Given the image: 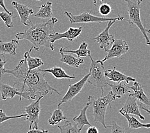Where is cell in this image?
<instances>
[{
  "label": "cell",
  "mask_w": 150,
  "mask_h": 133,
  "mask_svg": "<svg viewBox=\"0 0 150 133\" xmlns=\"http://www.w3.org/2000/svg\"><path fill=\"white\" fill-rule=\"evenodd\" d=\"M45 74L46 72H42L40 68L31 70H28L26 61L24 58L19 61L18 65L13 69H3L0 74V77L2 74H9L14 76L16 81L13 83V86L16 84H21V92L25 91V86H26V91L30 94L32 100L35 99L37 94H39V95H46L50 91L51 94H52V91H54L58 95H61L60 93L51 87L46 81L44 78Z\"/></svg>",
  "instance_id": "1"
},
{
  "label": "cell",
  "mask_w": 150,
  "mask_h": 133,
  "mask_svg": "<svg viewBox=\"0 0 150 133\" xmlns=\"http://www.w3.org/2000/svg\"><path fill=\"white\" fill-rule=\"evenodd\" d=\"M58 22L55 18H52L47 21L39 24H33L28 21V28L23 32L16 34L17 40H26L32 44L33 49L39 51L40 47H48L51 50L54 51L55 47L51 42L50 36L54 33V26Z\"/></svg>",
  "instance_id": "2"
},
{
  "label": "cell",
  "mask_w": 150,
  "mask_h": 133,
  "mask_svg": "<svg viewBox=\"0 0 150 133\" xmlns=\"http://www.w3.org/2000/svg\"><path fill=\"white\" fill-rule=\"evenodd\" d=\"M114 95L112 94V91L103 96L102 95L101 97H99L97 99H95L94 96L89 95L88 97V102L90 103L93 110V117L94 122H100L103 125L105 128H110L111 126H107L105 124V115L107 106H109L112 108L111 102L115 101Z\"/></svg>",
  "instance_id": "3"
},
{
  "label": "cell",
  "mask_w": 150,
  "mask_h": 133,
  "mask_svg": "<svg viewBox=\"0 0 150 133\" xmlns=\"http://www.w3.org/2000/svg\"><path fill=\"white\" fill-rule=\"evenodd\" d=\"M125 1L127 3L128 12V20H127V21L130 25H135L137 26L144 37L146 44L150 46V40L147 35V33H150V29L146 28L143 25L141 19V14H140L142 0H137L136 2L133 1L132 0H125Z\"/></svg>",
  "instance_id": "4"
},
{
  "label": "cell",
  "mask_w": 150,
  "mask_h": 133,
  "mask_svg": "<svg viewBox=\"0 0 150 133\" xmlns=\"http://www.w3.org/2000/svg\"><path fill=\"white\" fill-rule=\"evenodd\" d=\"M89 57L91 62L89 69L90 76L88 78L87 83H90L94 87L101 89L102 95H103L105 88L108 85L107 77H105V70L103 67V63H102L101 60H94L91 54Z\"/></svg>",
  "instance_id": "5"
},
{
  "label": "cell",
  "mask_w": 150,
  "mask_h": 133,
  "mask_svg": "<svg viewBox=\"0 0 150 133\" xmlns=\"http://www.w3.org/2000/svg\"><path fill=\"white\" fill-rule=\"evenodd\" d=\"M64 14L66 15L71 24L74 23H104L109 22L111 20H123L125 18L123 17L118 15L114 18H108L105 17H97L91 14V11L89 12H83L79 15H73L71 13L67 11L64 12Z\"/></svg>",
  "instance_id": "6"
},
{
  "label": "cell",
  "mask_w": 150,
  "mask_h": 133,
  "mask_svg": "<svg viewBox=\"0 0 150 133\" xmlns=\"http://www.w3.org/2000/svg\"><path fill=\"white\" fill-rule=\"evenodd\" d=\"M44 95H39V98L30 105L27 106L25 108V113L27 114L26 118L25 120L29 122L30 126L29 129H38L39 128V115L41 108L40 106V100L44 97Z\"/></svg>",
  "instance_id": "7"
},
{
  "label": "cell",
  "mask_w": 150,
  "mask_h": 133,
  "mask_svg": "<svg viewBox=\"0 0 150 133\" xmlns=\"http://www.w3.org/2000/svg\"><path fill=\"white\" fill-rule=\"evenodd\" d=\"M90 76V73L88 72L87 75H86L82 79L80 80L77 83L70 84L69 86V88L66 92V94H65L64 96L62 97V99L60 101V102L58 104V108H60L61 105L64 103H67V102H69L71 101H72L73 99L75 97L76 95L80 93L83 89L84 87L85 84L86 83H87L88 78Z\"/></svg>",
  "instance_id": "8"
},
{
  "label": "cell",
  "mask_w": 150,
  "mask_h": 133,
  "mask_svg": "<svg viewBox=\"0 0 150 133\" xmlns=\"http://www.w3.org/2000/svg\"><path fill=\"white\" fill-rule=\"evenodd\" d=\"M129 49V47L125 40L122 39L115 40L111 48L107 51V55L105 56L104 58L101 60V62L104 63L105 61L114 58L121 57L123 54L127 53Z\"/></svg>",
  "instance_id": "9"
},
{
  "label": "cell",
  "mask_w": 150,
  "mask_h": 133,
  "mask_svg": "<svg viewBox=\"0 0 150 133\" xmlns=\"http://www.w3.org/2000/svg\"><path fill=\"white\" fill-rule=\"evenodd\" d=\"M116 20H111L108 22V25L105 28V29L100 34H99L94 38L91 39L92 40H95L99 44L100 47L101 49H104L105 51H107L110 49V46L115 41L114 37L109 34V30L111 28V26L114 25V23Z\"/></svg>",
  "instance_id": "10"
},
{
  "label": "cell",
  "mask_w": 150,
  "mask_h": 133,
  "mask_svg": "<svg viewBox=\"0 0 150 133\" xmlns=\"http://www.w3.org/2000/svg\"><path fill=\"white\" fill-rule=\"evenodd\" d=\"M0 93L1 95V99L3 100H6V99H12L16 95H19L20 97L19 101H21L22 98L28 100H32L31 95L28 91L21 92L15 87L10 86L8 84L0 83Z\"/></svg>",
  "instance_id": "11"
},
{
  "label": "cell",
  "mask_w": 150,
  "mask_h": 133,
  "mask_svg": "<svg viewBox=\"0 0 150 133\" xmlns=\"http://www.w3.org/2000/svg\"><path fill=\"white\" fill-rule=\"evenodd\" d=\"M125 113L132 114L137 116L140 119L144 120V117L142 116L139 110V106L137 102V99L132 94L129 93L127 101L121 110H119V113Z\"/></svg>",
  "instance_id": "12"
},
{
  "label": "cell",
  "mask_w": 150,
  "mask_h": 133,
  "mask_svg": "<svg viewBox=\"0 0 150 133\" xmlns=\"http://www.w3.org/2000/svg\"><path fill=\"white\" fill-rule=\"evenodd\" d=\"M82 27H79V28H73V27H71L66 32L64 33L55 32L54 33L52 34L50 36V40L53 44L55 41L62 39H66L69 42H73L75 39H78L80 36L81 32H82Z\"/></svg>",
  "instance_id": "13"
},
{
  "label": "cell",
  "mask_w": 150,
  "mask_h": 133,
  "mask_svg": "<svg viewBox=\"0 0 150 133\" xmlns=\"http://www.w3.org/2000/svg\"><path fill=\"white\" fill-rule=\"evenodd\" d=\"M12 5L18 11L21 23H23L24 25L28 26L29 25L28 22L30 20V16L34 14L33 10L28 6L20 4V3L15 1L12 2Z\"/></svg>",
  "instance_id": "14"
},
{
  "label": "cell",
  "mask_w": 150,
  "mask_h": 133,
  "mask_svg": "<svg viewBox=\"0 0 150 133\" xmlns=\"http://www.w3.org/2000/svg\"><path fill=\"white\" fill-rule=\"evenodd\" d=\"M105 77L110 81L114 83H120V82L125 81L126 83H129L130 82L136 81L135 79L131 76H126L125 74L121 73V72L116 70V67H114L113 69H108L105 71Z\"/></svg>",
  "instance_id": "15"
},
{
  "label": "cell",
  "mask_w": 150,
  "mask_h": 133,
  "mask_svg": "<svg viewBox=\"0 0 150 133\" xmlns=\"http://www.w3.org/2000/svg\"><path fill=\"white\" fill-rule=\"evenodd\" d=\"M129 89L134 91L133 95L141 103L150 108V99L144 93L141 84L138 82H134V84L129 87Z\"/></svg>",
  "instance_id": "16"
},
{
  "label": "cell",
  "mask_w": 150,
  "mask_h": 133,
  "mask_svg": "<svg viewBox=\"0 0 150 133\" xmlns=\"http://www.w3.org/2000/svg\"><path fill=\"white\" fill-rule=\"evenodd\" d=\"M60 54H61V58L59 60L60 61L67 64L70 67L78 68L81 65L84 63V60L80 57H74L71 54H64L62 47L60 49Z\"/></svg>",
  "instance_id": "17"
},
{
  "label": "cell",
  "mask_w": 150,
  "mask_h": 133,
  "mask_svg": "<svg viewBox=\"0 0 150 133\" xmlns=\"http://www.w3.org/2000/svg\"><path fill=\"white\" fill-rule=\"evenodd\" d=\"M19 45L18 41L13 39L8 42H5L3 40H0V54L4 56L5 54H8L10 55H16V49Z\"/></svg>",
  "instance_id": "18"
},
{
  "label": "cell",
  "mask_w": 150,
  "mask_h": 133,
  "mask_svg": "<svg viewBox=\"0 0 150 133\" xmlns=\"http://www.w3.org/2000/svg\"><path fill=\"white\" fill-rule=\"evenodd\" d=\"M127 83H125V81L120 82V83H115L114 84H109L108 85L111 87L112 92L115 98L120 99L123 95L128 92L129 93V87H128Z\"/></svg>",
  "instance_id": "19"
},
{
  "label": "cell",
  "mask_w": 150,
  "mask_h": 133,
  "mask_svg": "<svg viewBox=\"0 0 150 133\" xmlns=\"http://www.w3.org/2000/svg\"><path fill=\"white\" fill-rule=\"evenodd\" d=\"M38 12L34 13V16L42 19H51L53 18V10H52V3L51 1H47L40 7H37Z\"/></svg>",
  "instance_id": "20"
},
{
  "label": "cell",
  "mask_w": 150,
  "mask_h": 133,
  "mask_svg": "<svg viewBox=\"0 0 150 133\" xmlns=\"http://www.w3.org/2000/svg\"><path fill=\"white\" fill-rule=\"evenodd\" d=\"M33 49V47L32 46L31 47V49H30L28 52H26L24 54V58H25L26 61L28 70H30L37 69V68H39L40 67L44 65V62L41 58L37 57L33 58L30 56V53H31V51Z\"/></svg>",
  "instance_id": "21"
},
{
  "label": "cell",
  "mask_w": 150,
  "mask_h": 133,
  "mask_svg": "<svg viewBox=\"0 0 150 133\" xmlns=\"http://www.w3.org/2000/svg\"><path fill=\"white\" fill-rule=\"evenodd\" d=\"M90 106V103L89 102H87V104L86 105L83 109H81L80 110V113L78 116V117H74L73 120L75 122L78 127H79L80 129H82L84 125H88V126H91V124L88 122L87 117V111L88 108Z\"/></svg>",
  "instance_id": "22"
},
{
  "label": "cell",
  "mask_w": 150,
  "mask_h": 133,
  "mask_svg": "<svg viewBox=\"0 0 150 133\" xmlns=\"http://www.w3.org/2000/svg\"><path fill=\"white\" fill-rule=\"evenodd\" d=\"M42 72H48L51 73L53 76L56 78V79H69V80H73L75 79L76 77L73 76H71L69 75H68L66 72L62 68L59 67H57L54 66L51 69H47L43 70L42 69Z\"/></svg>",
  "instance_id": "23"
},
{
  "label": "cell",
  "mask_w": 150,
  "mask_h": 133,
  "mask_svg": "<svg viewBox=\"0 0 150 133\" xmlns=\"http://www.w3.org/2000/svg\"><path fill=\"white\" fill-rule=\"evenodd\" d=\"M120 113L124 116L125 118L128 121V128L130 129H137L139 128H150V124H143L140 122L137 118H135L133 116H129V114L125 113Z\"/></svg>",
  "instance_id": "24"
},
{
  "label": "cell",
  "mask_w": 150,
  "mask_h": 133,
  "mask_svg": "<svg viewBox=\"0 0 150 133\" xmlns=\"http://www.w3.org/2000/svg\"><path fill=\"white\" fill-rule=\"evenodd\" d=\"M88 44L86 42H81V44L80 45L79 48H78L77 50H69V49H66L64 48V47H62V49L64 53H73L75 54L78 57H87V56H89L91 54V51L90 50H88Z\"/></svg>",
  "instance_id": "25"
},
{
  "label": "cell",
  "mask_w": 150,
  "mask_h": 133,
  "mask_svg": "<svg viewBox=\"0 0 150 133\" xmlns=\"http://www.w3.org/2000/svg\"><path fill=\"white\" fill-rule=\"evenodd\" d=\"M66 117L64 115L62 110L60 108H58L57 110H54L52 113V115L49 118L48 123L49 124L54 126L57 125L59 123L63 120H66Z\"/></svg>",
  "instance_id": "26"
},
{
  "label": "cell",
  "mask_w": 150,
  "mask_h": 133,
  "mask_svg": "<svg viewBox=\"0 0 150 133\" xmlns=\"http://www.w3.org/2000/svg\"><path fill=\"white\" fill-rule=\"evenodd\" d=\"M60 133H81V129L75 124L73 125L69 120H65L63 125H58Z\"/></svg>",
  "instance_id": "27"
},
{
  "label": "cell",
  "mask_w": 150,
  "mask_h": 133,
  "mask_svg": "<svg viewBox=\"0 0 150 133\" xmlns=\"http://www.w3.org/2000/svg\"><path fill=\"white\" fill-rule=\"evenodd\" d=\"M0 18L5 23V25L8 28H13V23L12 19L13 18H16V16L13 15V12L7 13L6 12H0Z\"/></svg>",
  "instance_id": "28"
},
{
  "label": "cell",
  "mask_w": 150,
  "mask_h": 133,
  "mask_svg": "<svg viewBox=\"0 0 150 133\" xmlns=\"http://www.w3.org/2000/svg\"><path fill=\"white\" fill-rule=\"evenodd\" d=\"M26 116H27L26 113L17 115V116H7L5 113L4 111H3V110H1V109H0V124H1V123L4 122L6 120H11V119L26 117Z\"/></svg>",
  "instance_id": "29"
},
{
  "label": "cell",
  "mask_w": 150,
  "mask_h": 133,
  "mask_svg": "<svg viewBox=\"0 0 150 133\" xmlns=\"http://www.w3.org/2000/svg\"><path fill=\"white\" fill-rule=\"evenodd\" d=\"M98 10L100 14L105 17L110 14L112 12V7L108 3H101Z\"/></svg>",
  "instance_id": "30"
},
{
  "label": "cell",
  "mask_w": 150,
  "mask_h": 133,
  "mask_svg": "<svg viewBox=\"0 0 150 133\" xmlns=\"http://www.w3.org/2000/svg\"><path fill=\"white\" fill-rule=\"evenodd\" d=\"M111 132L110 133H125V129L119 126L115 122H112L111 125Z\"/></svg>",
  "instance_id": "31"
},
{
  "label": "cell",
  "mask_w": 150,
  "mask_h": 133,
  "mask_svg": "<svg viewBox=\"0 0 150 133\" xmlns=\"http://www.w3.org/2000/svg\"><path fill=\"white\" fill-rule=\"evenodd\" d=\"M49 131L47 130H44V129H31L27 132L26 133H48Z\"/></svg>",
  "instance_id": "32"
},
{
  "label": "cell",
  "mask_w": 150,
  "mask_h": 133,
  "mask_svg": "<svg viewBox=\"0 0 150 133\" xmlns=\"http://www.w3.org/2000/svg\"><path fill=\"white\" fill-rule=\"evenodd\" d=\"M86 133H99V131L95 126H90L86 131Z\"/></svg>",
  "instance_id": "33"
},
{
  "label": "cell",
  "mask_w": 150,
  "mask_h": 133,
  "mask_svg": "<svg viewBox=\"0 0 150 133\" xmlns=\"http://www.w3.org/2000/svg\"><path fill=\"white\" fill-rule=\"evenodd\" d=\"M6 63V61L5 59V58H3V59H0V74L1 73L2 70L4 69L5 65Z\"/></svg>",
  "instance_id": "34"
},
{
  "label": "cell",
  "mask_w": 150,
  "mask_h": 133,
  "mask_svg": "<svg viewBox=\"0 0 150 133\" xmlns=\"http://www.w3.org/2000/svg\"><path fill=\"white\" fill-rule=\"evenodd\" d=\"M138 104H139V108H140L142 109V110H143L144 111L147 112L150 115V110H148V108H146V107L145 106V105H144V104H142V103H141V102H138Z\"/></svg>",
  "instance_id": "35"
},
{
  "label": "cell",
  "mask_w": 150,
  "mask_h": 133,
  "mask_svg": "<svg viewBox=\"0 0 150 133\" xmlns=\"http://www.w3.org/2000/svg\"><path fill=\"white\" fill-rule=\"evenodd\" d=\"M0 6H1V7L4 9V10H5V12H7V13H11V12H10L8 10H7V8H6V6H5V3H4V0H0Z\"/></svg>",
  "instance_id": "36"
},
{
  "label": "cell",
  "mask_w": 150,
  "mask_h": 133,
  "mask_svg": "<svg viewBox=\"0 0 150 133\" xmlns=\"http://www.w3.org/2000/svg\"><path fill=\"white\" fill-rule=\"evenodd\" d=\"M100 1H103V0H100ZM93 2H94V5H96V0H93Z\"/></svg>",
  "instance_id": "37"
},
{
  "label": "cell",
  "mask_w": 150,
  "mask_h": 133,
  "mask_svg": "<svg viewBox=\"0 0 150 133\" xmlns=\"http://www.w3.org/2000/svg\"><path fill=\"white\" fill-rule=\"evenodd\" d=\"M37 1H42V0H37Z\"/></svg>",
  "instance_id": "38"
}]
</instances>
